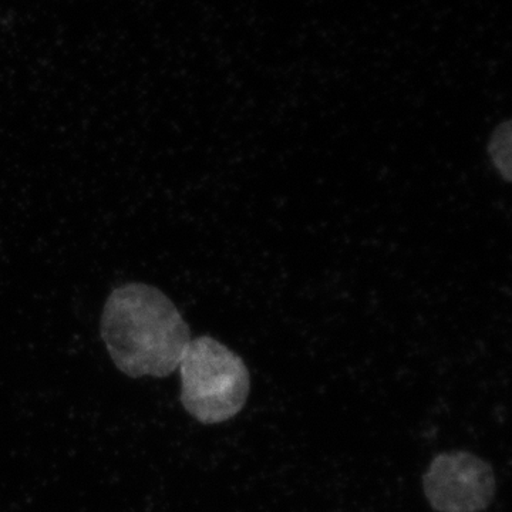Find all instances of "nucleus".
<instances>
[{
    "label": "nucleus",
    "instance_id": "obj_2",
    "mask_svg": "<svg viewBox=\"0 0 512 512\" xmlns=\"http://www.w3.org/2000/svg\"><path fill=\"white\" fill-rule=\"evenodd\" d=\"M181 404L201 424H220L241 413L251 393L244 359L211 336L191 339L180 365Z\"/></svg>",
    "mask_w": 512,
    "mask_h": 512
},
{
    "label": "nucleus",
    "instance_id": "obj_3",
    "mask_svg": "<svg viewBox=\"0 0 512 512\" xmlns=\"http://www.w3.org/2000/svg\"><path fill=\"white\" fill-rule=\"evenodd\" d=\"M423 491L436 512H483L497 491L493 467L468 451H448L431 461Z\"/></svg>",
    "mask_w": 512,
    "mask_h": 512
},
{
    "label": "nucleus",
    "instance_id": "obj_1",
    "mask_svg": "<svg viewBox=\"0 0 512 512\" xmlns=\"http://www.w3.org/2000/svg\"><path fill=\"white\" fill-rule=\"evenodd\" d=\"M101 338L114 366L133 379L173 375L192 339L174 302L156 286L137 282L110 293Z\"/></svg>",
    "mask_w": 512,
    "mask_h": 512
},
{
    "label": "nucleus",
    "instance_id": "obj_4",
    "mask_svg": "<svg viewBox=\"0 0 512 512\" xmlns=\"http://www.w3.org/2000/svg\"><path fill=\"white\" fill-rule=\"evenodd\" d=\"M488 156L505 183L512 181V121L505 120L491 134Z\"/></svg>",
    "mask_w": 512,
    "mask_h": 512
}]
</instances>
